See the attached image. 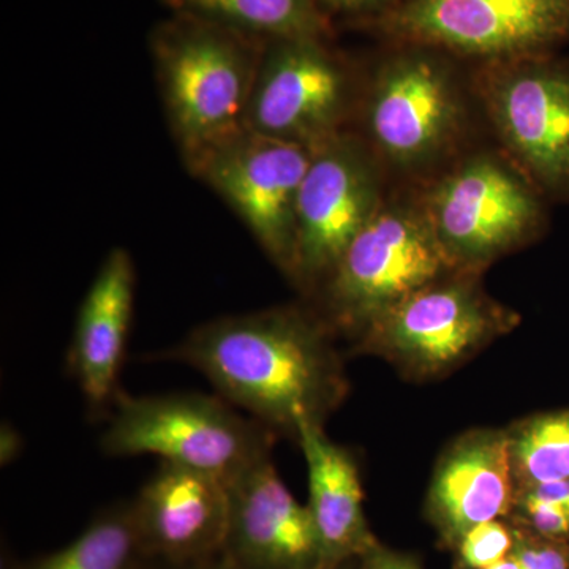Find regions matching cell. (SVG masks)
<instances>
[{"label": "cell", "mask_w": 569, "mask_h": 569, "mask_svg": "<svg viewBox=\"0 0 569 569\" xmlns=\"http://www.w3.org/2000/svg\"><path fill=\"white\" fill-rule=\"evenodd\" d=\"M335 329L301 307L216 318L157 358L193 367L228 403L271 432L295 438L325 426L348 392Z\"/></svg>", "instance_id": "1"}, {"label": "cell", "mask_w": 569, "mask_h": 569, "mask_svg": "<svg viewBox=\"0 0 569 569\" xmlns=\"http://www.w3.org/2000/svg\"><path fill=\"white\" fill-rule=\"evenodd\" d=\"M264 44L186 13L153 28L149 48L183 160L247 129Z\"/></svg>", "instance_id": "2"}, {"label": "cell", "mask_w": 569, "mask_h": 569, "mask_svg": "<svg viewBox=\"0 0 569 569\" xmlns=\"http://www.w3.org/2000/svg\"><path fill=\"white\" fill-rule=\"evenodd\" d=\"M100 448L108 458L157 456L224 485L272 455L276 433L222 397L201 392L133 397L122 392L104 419Z\"/></svg>", "instance_id": "3"}, {"label": "cell", "mask_w": 569, "mask_h": 569, "mask_svg": "<svg viewBox=\"0 0 569 569\" xmlns=\"http://www.w3.org/2000/svg\"><path fill=\"white\" fill-rule=\"evenodd\" d=\"M455 272L425 206L383 201L321 284L320 316L336 332L358 336L388 307Z\"/></svg>", "instance_id": "4"}, {"label": "cell", "mask_w": 569, "mask_h": 569, "mask_svg": "<svg viewBox=\"0 0 569 569\" xmlns=\"http://www.w3.org/2000/svg\"><path fill=\"white\" fill-rule=\"evenodd\" d=\"M516 321L515 312L482 291L477 272L459 271L383 310L359 332L358 348L426 380L462 365Z\"/></svg>", "instance_id": "5"}, {"label": "cell", "mask_w": 569, "mask_h": 569, "mask_svg": "<svg viewBox=\"0 0 569 569\" xmlns=\"http://www.w3.org/2000/svg\"><path fill=\"white\" fill-rule=\"evenodd\" d=\"M366 28L451 58L509 61L569 43V0H402Z\"/></svg>", "instance_id": "6"}, {"label": "cell", "mask_w": 569, "mask_h": 569, "mask_svg": "<svg viewBox=\"0 0 569 569\" xmlns=\"http://www.w3.org/2000/svg\"><path fill=\"white\" fill-rule=\"evenodd\" d=\"M479 92L520 173L569 201V59L550 54L481 63Z\"/></svg>", "instance_id": "7"}, {"label": "cell", "mask_w": 569, "mask_h": 569, "mask_svg": "<svg viewBox=\"0 0 569 569\" xmlns=\"http://www.w3.org/2000/svg\"><path fill=\"white\" fill-rule=\"evenodd\" d=\"M313 149L246 129L186 160L288 279L295 274L299 192Z\"/></svg>", "instance_id": "8"}, {"label": "cell", "mask_w": 569, "mask_h": 569, "mask_svg": "<svg viewBox=\"0 0 569 569\" xmlns=\"http://www.w3.org/2000/svg\"><path fill=\"white\" fill-rule=\"evenodd\" d=\"M422 206L449 260L466 272L526 244L545 220L537 187L492 156L460 163Z\"/></svg>", "instance_id": "9"}, {"label": "cell", "mask_w": 569, "mask_h": 569, "mask_svg": "<svg viewBox=\"0 0 569 569\" xmlns=\"http://www.w3.org/2000/svg\"><path fill=\"white\" fill-rule=\"evenodd\" d=\"M395 47L373 78L367 130L378 151L397 167H421L455 141L462 126V99L451 56L419 44Z\"/></svg>", "instance_id": "10"}, {"label": "cell", "mask_w": 569, "mask_h": 569, "mask_svg": "<svg viewBox=\"0 0 569 569\" xmlns=\"http://www.w3.org/2000/svg\"><path fill=\"white\" fill-rule=\"evenodd\" d=\"M381 204L376 160L361 141L339 133L317 146L299 192L291 280L321 288Z\"/></svg>", "instance_id": "11"}, {"label": "cell", "mask_w": 569, "mask_h": 569, "mask_svg": "<svg viewBox=\"0 0 569 569\" xmlns=\"http://www.w3.org/2000/svg\"><path fill=\"white\" fill-rule=\"evenodd\" d=\"M329 37L266 41L247 129L317 148L340 132L350 104V71Z\"/></svg>", "instance_id": "12"}, {"label": "cell", "mask_w": 569, "mask_h": 569, "mask_svg": "<svg viewBox=\"0 0 569 569\" xmlns=\"http://www.w3.org/2000/svg\"><path fill=\"white\" fill-rule=\"evenodd\" d=\"M230 516L222 552L242 569H323L307 505L277 473L272 455L227 482Z\"/></svg>", "instance_id": "13"}, {"label": "cell", "mask_w": 569, "mask_h": 569, "mask_svg": "<svg viewBox=\"0 0 569 569\" xmlns=\"http://www.w3.org/2000/svg\"><path fill=\"white\" fill-rule=\"evenodd\" d=\"M130 508L142 548L159 563H192L223 550L230 500L222 479L160 462Z\"/></svg>", "instance_id": "14"}, {"label": "cell", "mask_w": 569, "mask_h": 569, "mask_svg": "<svg viewBox=\"0 0 569 569\" xmlns=\"http://www.w3.org/2000/svg\"><path fill=\"white\" fill-rule=\"evenodd\" d=\"M137 272L132 254L116 247L104 257L78 310L67 351V369L77 381L89 415L110 417L119 387L134 310Z\"/></svg>", "instance_id": "15"}, {"label": "cell", "mask_w": 569, "mask_h": 569, "mask_svg": "<svg viewBox=\"0 0 569 569\" xmlns=\"http://www.w3.org/2000/svg\"><path fill=\"white\" fill-rule=\"evenodd\" d=\"M516 486L508 430H471L441 456L429 496L427 518L455 549L468 530L509 518Z\"/></svg>", "instance_id": "16"}, {"label": "cell", "mask_w": 569, "mask_h": 569, "mask_svg": "<svg viewBox=\"0 0 569 569\" xmlns=\"http://www.w3.org/2000/svg\"><path fill=\"white\" fill-rule=\"evenodd\" d=\"M296 443L309 471V508L326 567L361 559L378 539L365 515V492L358 463L347 448L326 436L325 426H299Z\"/></svg>", "instance_id": "17"}, {"label": "cell", "mask_w": 569, "mask_h": 569, "mask_svg": "<svg viewBox=\"0 0 569 569\" xmlns=\"http://www.w3.org/2000/svg\"><path fill=\"white\" fill-rule=\"evenodd\" d=\"M171 13L216 22L261 41L331 37L318 0H162Z\"/></svg>", "instance_id": "18"}, {"label": "cell", "mask_w": 569, "mask_h": 569, "mask_svg": "<svg viewBox=\"0 0 569 569\" xmlns=\"http://www.w3.org/2000/svg\"><path fill=\"white\" fill-rule=\"evenodd\" d=\"M13 569H160L138 538L130 501L102 509L66 548Z\"/></svg>", "instance_id": "19"}, {"label": "cell", "mask_w": 569, "mask_h": 569, "mask_svg": "<svg viewBox=\"0 0 569 569\" xmlns=\"http://www.w3.org/2000/svg\"><path fill=\"white\" fill-rule=\"evenodd\" d=\"M508 436L518 489L569 479V410L523 419Z\"/></svg>", "instance_id": "20"}, {"label": "cell", "mask_w": 569, "mask_h": 569, "mask_svg": "<svg viewBox=\"0 0 569 569\" xmlns=\"http://www.w3.org/2000/svg\"><path fill=\"white\" fill-rule=\"evenodd\" d=\"M509 518L539 537L569 542V479L518 489Z\"/></svg>", "instance_id": "21"}, {"label": "cell", "mask_w": 569, "mask_h": 569, "mask_svg": "<svg viewBox=\"0 0 569 569\" xmlns=\"http://www.w3.org/2000/svg\"><path fill=\"white\" fill-rule=\"evenodd\" d=\"M516 545L512 523L496 519L468 530L455 550L459 569H486L507 559Z\"/></svg>", "instance_id": "22"}, {"label": "cell", "mask_w": 569, "mask_h": 569, "mask_svg": "<svg viewBox=\"0 0 569 569\" xmlns=\"http://www.w3.org/2000/svg\"><path fill=\"white\" fill-rule=\"evenodd\" d=\"M512 556L522 569H569V542L539 537L516 527Z\"/></svg>", "instance_id": "23"}, {"label": "cell", "mask_w": 569, "mask_h": 569, "mask_svg": "<svg viewBox=\"0 0 569 569\" xmlns=\"http://www.w3.org/2000/svg\"><path fill=\"white\" fill-rule=\"evenodd\" d=\"M402 0H318L326 20L367 26L396 9Z\"/></svg>", "instance_id": "24"}, {"label": "cell", "mask_w": 569, "mask_h": 569, "mask_svg": "<svg viewBox=\"0 0 569 569\" xmlns=\"http://www.w3.org/2000/svg\"><path fill=\"white\" fill-rule=\"evenodd\" d=\"M358 569H422L417 559L378 545L358 561Z\"/></svg>", "instance_id": "25"}, {"label": "cell", "mask_w": 569, "mask_h": 569, "mask_svg": "<svg viewBox=\"0 0 569 569\" xmlns=\"http://www.w3.org/2000/svg\"><path fill=\"white\" fill-rule=\"evenodd\" d=\"M22 433L11 422H2L0 426V466L9 467L20 458L24 449Z\"/></svg>", "instance_id": "26"}, {"label": "cell", "mask_w": 569, "mask_h": 569, "mask_svg": "<svg viewBox=\"0 0 569 569\" xmlns=\"http://www.w3.org/2000/svg\"><path fill=\"white\" fill-rule=\"evenodd\" d=\"M160 569H242L233 563L223 552L217 556L208 557V559L192 561L186 565H162Z\"/></svg>", "instance_id": "27"}, {"label": "cell", "mask_w": 569, "mask_h": 569, "mask_svg": "<svg viewBox=\"0 0 569 569\" xmlns=\"http://www.w3.org/2000/svg\"><path fill=\"white\" fill-rule=\"evenodd\" d=\"M486 569H522V567H520L519 560L512 553H509L507 559L498 561V563Z\"/></svg>", "instance_id": "28"}, {"label": "cell", "mask_w": 569, "mask_h": 569, "mask_svg": "<svg viewBox=\"0 0 569 569\" xmlns=\"http://www.w3.org/2000/svg\"><path fill=\"white\" fill-rule=\"evenodd\" d=\"M358 561L359 559L350 560L346 561V563L337 565V567H326L323 569H358Z\"/></svg>", "instance_id": "29"}]
</instances>
